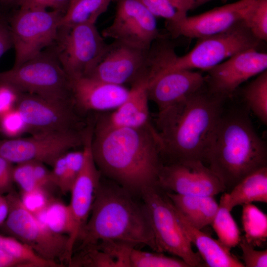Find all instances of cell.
<instances>
[{
	"instance_id": "6da1fadb",
	"label": "cell",
	"mask_w": 267,
	"mask_h": 267,
	"mask_svg": "<svg viewBox=\"0 0 267 267\" xmlns=\"http://www.w3.org/2000/svg\"><path fill=\"white\" fill-rule=\"evenodd\" d=\"M161 143L152 124L137 128H102L94 125L91 151L101 173L131 192L157 185Z\"/></svg>"
},
{
	"instance_id": "7a4b0ae2",
	"label": "cell",
	"mask_w": 267,
	"mask_h": 267,
	"mask_svg": "<svg viewBox=\"0 0 267 267\" xmlns=\"http://www.w3.org/2000/svg\"><path fill=\"white\" fill-rule=\"evenodd\" d=\"M224 100L211 93L205 85L178 103L159 111L155 127L161 140L162 157L170 159V163L205 161Z\"/></svg>"
},
{
	"instance_id": "3957f363",
	"label": "cell",
	"mask_w": 267,
	"mask_h": 267,
	"mask_svg": "<svg viewBox=\"0 0 267 267\" xmlns=\"http://www.w3.org/2000/svg\"><path fill=\"white\" fill-rule=\"evenodd\" d=\"M246 106L222 111L209 139L205 161L230 190L251 173L267 166L265 142L256 133Z\"/></svg>"
},
{
	"instance_id": "277c9868",
	"label": "cell",
	"mask_w": 267,
	"mask_h": 267,
	"mask_svg": "<svg viewBox=\"0 0 267 267\" xmlns=\"http://www.w3.org/2000/svg\"><path fill=\"white\" fill-rule=\"evenodd\" d=\"M130 193L121 186L100 182L90 218L76 242L80 243L78 249L113 240L147 246L159 252L145 207Z\"/></svg>"
},
{
	"instance_id": "5b68a950",
	"label": "cell",
	"mask_w": 267,
	"mask_h": 267,
	"mask_svg": "<svg viewBox=\"0 0 267 267\" xmlns=\"http://www.w3.org/2000/svg\"><path fill=\"white\" fill-rule=\"evenodd\" d=\"M0 82L11 85L21 92L73 103L70 79L54 53L43 51L18 66L0 72Z\"/></svg>"
},
{
	"instance_id": "8992f818",
	"label": "cell",
	"mask_w": 267,
	"mask_h": 267,
	"mask_svg": "<svg viewBox=\"0 0 267 267\" xmlns=\"http://www.w3.org/2000/svg\"><path fill=\"white\" fill-rule=\"evenodd\" d=\"M141 194L159 252L178 257L189 267L201 266L202 258L193 250L166 191L155 185L145 189Z\"/></svg>"
},
{
	"instance_id": "52a82bcc",
	"label": "cell",
	"mask_w": 267,
	"mask_h": 267,
	"mask_svg": "<svg viewBox=\"0 0 267 267\" xmlns=\"http://www.w3.org/2000/svg\"><path fill=\"white\" fill-rule=\"evenodd\" d=\"M5 196L9 212L0 229L29 247L44 260L64 265L68 236L51 231L24 207L14 190Z\"/></svg>"
},
{
	"instance_id": "ba28073f",
	"label": "cell",
	"mask_w": 267,
	"mask_h": 267,
	"mask_svg": "<svg viewBox=\"0 0 267 267\" xmlns=\"http://www.w3.org/2000/svg\"><path fill=\"white\" fill-rule=\"evenodd\" d=\"M262 42L242 19L222 32L198 39L189 52L177 56L164 71L197 69L206 71L240 52L259 50Z\"/></svg>"
},
{
	"instance_id": "9c48e42d",
	"label": "cell",
	"mask_w": 267,
	"mask_h": 267,
	"mask_svg": "<svg viewBox=\"0 0 267 267\" xmlns=\"http://www.w3.org/2000/svg\"><path fill=\"white\" fill-rule=\"evenodd\" d=\"M156 51L152 46L140 48L116 41L100 62L87 77L105 82L131 88L139 84L147 86L156 71Z\"/></svg>"
},
{
	"instance_id": "30bf717a",
	"label": "cell",
	"mask_w": 267,
	"mask_h": 267,
	"mask_svg": "<svg viewBox=\"0 0 267 267\" xmlns=\"http://www.w3.org/2000/svg\"><path fill=\"white\" fill-rule=\"evenodd\" d=\"M53 52L70 79L89 76L107 52L95 24L60 28Z\"/></svg>"
},
{
	"instance_id": "8fae6325",
	"label": "cell",
	"mask_w": 267,
	"mask_h": 267,
	"mask_svg": "<svg viewBox=\"0 0 267 267\" xmlns=\"http://www.w3.org/2000/svg\"><path fill=\"white\" fill-rule=\"evenodd\" d=\"M64 13L47 9L20 8L12 16L9 27L15 49L13 67L41 54L55 44Z\"/></svg>"
},
{
	"instance_id": "7c38bea8",
	"label": "cell",
	"mask_w": 267,
	"mask_h": 267,
	"mask_svg": "<svg viewBox=\"0 0 267 267\" xmlns=\"http://www.w3.org/2000/svg\"><path fill=\"white\" fill-rule=\"evenodd\" d=\"M86 128L0 140V157L13 164L37 161L51 166L63 153L83 146Z\"/></svg>"
},
{
	"instance_id": "4fadbf2b",
	"label": "cell",
	"mask_w": 267,
	"mask_h": 267,
	"mask_svg": "<svg viewBox=\"0 0 267 267\" xmlns=\"http://www.w3.org/2000/svg\"><path fill=\"white\" fill-rule=\"evenodd\" d=\"M15 107L31 134L82 130L88 123L85 122L73 102L22 92Z\"/></svg>"
},
{
	"instance_id": "5bb4252c",
	"label": "cell",
	"mask_w": 267,
	"mask_h": 267,
	"mask_svg": "<svg viewBox=\"0 0 267 267\" xmlns=\"http://www.w3.org/2000/svg\"><path fill=\"white\" fill-rule=\"evenodd\" d=\"M93 127L86 130L82 146L84 162L81 171L71 190V200L68 205L71 217V229L68 236L66 263L68 265L76 242L86 224L100 183L101 173L93 159L91 151Z\"/></svg>"
},
{
	"instance_id": "9a60e30c",
	"label": "cell",
	"mask_w": 267,
	"mask_h": 267,
	"mask_svg": "<svg viewBox=\"0 0 267 267\" xmlns=\"http://www.w3.org/2000/svg\"><path fill=\"white\" fill-rule=\"evenodd\" d=\"M116 12L112 23L101 33L126 44L147 49L153 42L163 37L157 25L155 16L137 0H115Z\"/></svg>"
},
{
	"instance_id": "2e32d148",
	"label": "cell",
	"mask_w": 267,
	"mask_h": 267,
	"mask_svg": "<svg viewBox=\"0 0 267 267\" xmlns=\"http://www.w3.org/2000/svg\"><path fill=\"white\" fill-rule=\"evenodd\" d=\"M157 185L178 194L214 196L226 190L223 184L204 162L189 160L162 165Z\"/></svg>"
},
{
	"instance_id": "e0dca14e",
	"label": "cell",
	"mask_w": 267,
	"mask_h": 267,
	"mask_svg": "<svg viewBox=\"0 0 267 267\" xmlns=\"http://www.w3.org/2000/svg\"><path fill=\"white\" fill-rule=\"evenodd\" d=\"M267 68V53L249 49L207 70L205 85L211 93L225 100L242 83Z\"/></svg>"
},
{
	"instance_id": "ac0fdd59",
	"label": "cell",
	"mask_w": 267,
	"mask_h": 267,
	"mask_svg": "<svg viewBox=\"0 0 267 267\" xmlns=\"http://www.w3.org/2000/svg\"><path fill=\"white\" fill-rule=\"evenodd\" d=\"M254 0H239L178 22H166V27L172 38L199 39L217 34L242 20Z\"/></svg>"
},
{
	"instance_id": "d6986e66",
	"label": "cell",
	"mask_w": 267,
	"mask_h": 267,
	"mask_svg": "<svg viewBox=\"0 0 267 267\" xmlns=\"http://www.w3.org/2000/svg\"><path fill=\"white\" fill-rule=\"evenodd\" d=\"M74 106L82 116L113 110L128 97L130 89L85 76L70 79Z\"/></svg>"
},
{
	"instance_id": "ffe728a7",
	"label": "cell",
	"mask_w": 267,
	"mask_h": 267,
	"mask_svg": "<svg viewBox=\"0 0 267 267\" xmlns=\"http://www.w3.org/2000/svg\"><path fill=\"white\" fill-rule=\"evenodd\" d=\"M205 85V77L192 70H165L148 85L149 100L153 101L158 112L183 100Z\"/></svg>"
},
{
	"instance_id": "44dd1931",
	"label": "cell",
	"mask_w": 267,
	"mask_h": 267,
	"mask_svg": "<svg viewBox=\"0 0 267 267\" xmlns=\"http://www.w3.org/2000/svg\"><path fill=\"white\" fill-rule=\"evenodd\" d=\"M147 86L139 84L130 88L126 99L109 114L93 121L102 128H141L151 124L148 107Z\"/></svg>"
},
{
	"instance_id": "7402d4cb",
	"label": "cell",
	"mask_w": 267,
	"mask_h": 267,
	"mask_svg": "<svg viewBox=\"0 0 267 267\" xmlns=\"http://www.w3.org/2000/svg\"><path fill=\"white\" fill-rule=\"evenodd\" d=\"M96 245L113 258L116 267H189L179 258L168 257L161 252L141 251L124 242L104 240Z\"/></svg>"
},
{
	"instance_id": "603a6c76",
	"label": "cell",
	"mask_w": 267,
	"mask_h": 267,
	"mask_svg": "<svg viewBox=\"0 0 267 267\" xmlns=\"http://www.w3.org/2000/svg\"><path fill=\"white\" fill-rule=\"evenodd\" d=\"M175 207L176 214L185 235L198 251V254L207 266L210 267H244L240 261L218 240L198 229L183 217Z\"/></svg>"
},
{
	"instance_id": "cb8c5ba5",
	"label": "cell",
	"mask_w": 267,
	"mask_h": 267,
	"mask_svg": "<svg viewBox=\"0 0 267 267\" xmlns=\"http://www.w3.org/2000/svg\"><path fill=\"white\" fill-rule=\"evenodd\" d=\"M166 192L174 206L192 225L202 229L211 224L219 206L214 196Z\"/></svg>"
},
{
	"instance_id": "d4e9b609",
	"label": "cell",
	"mask_w": 267,
	"mask_h": 267,
	"mask_svg": "<svg viewBox=\"0 0 267 267\" xmlns=\"http://www.w3.org/2000/svg\"><path fill=\"white\" fill-rule=\"evenodd\" d=\"M222 196L230 211L255 202L267 203V166L249 174Z\"/></svg>"
},
{
	"instance_id": "484cf974",
	"label": "cell",
	"mask_w": 267,
	"mask_h": 267,
	"mask_svg": "<svg viewBox=\"0 0 267 267\" xmlns=\"http://www.w3.org/2000/svg\"><path fill=\"white\" fill-rule=\"evenodd\" d=\"M84 151L70 150L56 158L51 166L53 182L63 194L70 192L81 171Z\"/></svg>"
},
{
	"instance_id": "4316f807",
	"label": "cell",
	"mask_w": 267,
	"mask_h": 267,
	"mask_svg": "<svg viewBox=\"0 0 267 267\" xmlns=\"http://www.w3.org/2000/svg\"><path fill=\"white\" fill-rule=\"evenodd\" d=\"M114 1L115 0H72L61 18L60 28L95 24Z\"/></svg>"
},
{
	"instance_id": "83f0119b",
	"label": "cell",
	"mask_w": 267,
	"mask_h": 267,
	"mask_svg": "<svg viewBox=\"0 0 267 267\" xmlns=\"http://www.w3.org/2000/svg\"><path fill=\"white\" fill-rule=\"evenodd\" d=\"M241 222L247 242L261 247L267 239V215L252 203L242 205Z\"/></svg>"
},
{
	"instance_id": "f1b7e54d",
	"label": "cell",
	"mask_w": 267,
	"mask_h": 267,
	"mask_svg": "<svg viewBox=\"0 0 267 267\" xmlns=\"http://www.w3.org/2000/svg\"><path fill=\"white\" fill-rule=\"evenodd\" d=\"M246 106L265 125L267 124V70L244 87L242 91Z\"/></svg>"
},
{
	"instance_id": "f546056e",
	"label": "cell",
	"mask_w": 267,
	"mask_h": 267,
	"mask_svg": "<svg viewBox=\"0 0 267 267\" xmlns=\"http://www.w3.org/2000/svg\"><path fill=\"white\" fill-rule=\"evenodd\" d=\"M218 210L211 223L218 240L229 249L238 245L241 238L239 228L226 207L222 196Z\"/></svg>"
},
{
	"instance_id": "4dcf8cb0",
	"label": "cell",
	"mask_w": 267,
	"mask_h": 267,
	"mask_svg": "<svg viewBox=\"0 0 267 267\" xmlns=\"http://www.w3.org/2000/svg\"><path fill=\"white\" fill-rule=\"evenodd\" d=\"M35 216L53 232L69 236L72 222L68 205L52 197L45 209Z\"/></svg>"
},
{
	"instance_id": "1f68e13d",
	"label": "cell",
	"mask_w": 267,
	"mask_h": 267,
	"mask_svg": "<svg viewBox=\"0 0 267 267\" xmlns=\"http://www.w3.org/2000/svg\"><path fill=\"white\" fill-rule=\"evenodd\" d=\"M0 249L21 262L25 267H59L62 265L44 260L31 248L11 236L0 234Z\"/></svg>"
},
{
	"instance_id": "d6a6232c",
	"label": "cell",
	"mask_w": 267,
	"mask_h": 267,
	"mask_svg": "<svg viewBox=\"0 0 267 267\" xmlns=\"http://www.w3.org/2000/svg\"><path fill=\"white\" fill-rule=\"evenodd\" d=\"M155 17H162L167 22H178L187 16V12L194 9L193 0H137Z\"/></svg>"
},
{
	"instance_id": "836d02e7",
	"label": "cell",
	"mask_w": 267,
	"mask_h": 267,
	"mask_svg": "<svg viewBox=\"0 0 267 267\" xmlns=\"http://www.w3.org/2000/svg\"><path fill=\"white\" fill-rule=\"evenodd\" d=\"M243 20L257 38L267 41V0H255Z\"/></svg>"
},
{
	"instance_id": "e575fe53",
	"label": "cell",
	"mask_w": 267,
	"mask_h": 267,
	"mask_svg": "<svg viewBox=\"0 0 267 267\" xmlns=\"http://www.w3.org/2000/svg\"><path fill=\"white\" fill-rule=\"evenodd\" d=\"M28 132L27 125L16 107L0 116V133L9 137H19Z\"/></svg>"
},
{
	"instance_id": "d590c367",
	"label": "cell",
	"mask_w": 267,
	"mask_h": 267,
	"mask_svg": "<svg viewBox=\"0 0 267 267\" xmlns=\"http://www.w3.org/2000/svg\"><path fill=\"white\" fill-rule=\"evenodd\" d=\"M12 178L14 183L19 186L21 192H28L42 188L37 182L34 174L33 161L14 166Z\"/></svg>"
},
{
	"instance_id": "8d00e7d4",
	"label": "cell",
	"mask_w": 267,
	"mask_h": 267,
	"mask_svg": "<svg viewBox=\"0 0 267 267\" xmlns=\"http://www.w3.org/2000/svg\"><path fill=\"white\" fill-rule=\"evenodd\" d=\"M19 197L24 207L34 215L43 212L52 198L49 191L42 188L21 192Z\"/></svg>"
},
{
	"instance_id": "74e56055",
	"label": "cell",
	"mask_w": 267,
	"mask_h": 267,
	"mask_svg": "<svg viewBox=\"0 0 267 267\" xmlns=\"http://www.w3.org/2000/svg\"><path fill=\"white\" fill-rule=\"evenodd\" d=\"M242 251V263L246 267H267V250H257L243 236L238 244Z\"/></svg>"
},
{
	"instance_id": "f35d334b",
	"label": "cell",
	"mask_w": 267,
	"mask_h": 267,
	"mask_svg": "<svg viewBox=\"0 0 267 267\" xmlns=\"http://www.w3.org/2000/svg\"><path fill=\"white\" fill-rule=\"evenodd\" d=\"M21 93L11 85L0 82V116L16 107Z\"/></svg>"
},
{
	"instance_id": "ab89813d",
	"label": "cell",
	"mask_w": 267,
	"mask_h": 267,
	"mask_svg": "<svg viewBox=\"0 0 267 267\" xmlns=\"http://www.w3.org/2000/svg\"><path fill=\"white\" fill-rule=\"evenodd\" d=\"M13 164L0 157V194L3 195L13 190Z\"/></svg>"
},
{
	"instance_id": "60d3db41",
	"label": "cell",
	"mask_w": 267,
	"mask_h": 267,
	"mask_svg": "<svg viewBox=\"0 0 267 267\" xmlns=\"http://www.w3.org/2000/svg\"><path fill=\"white\" fill-rule=\"evenodd\" d=\"M44 164L41 162L33 161V172L39 186L48 191L56 187L53 182L51 171Z\"/></svg>"
},
{
	"instance_id": "b9f144b4",
	"label": "cell",
	"mask_w": 267,
	"mask_h": 267,
	"mask_svg": "<svg viewBox=\"0 0 267 267\" xmlns=\"http://www.w3.org/2000/svg\"><path fill=\"white\" fill-rule=\"evenodd\" d=\"M12 47L13 44L9 27L0 20V58Z\"/></svg>"
},
{
	"instance_id": "7bdbcfd3",
	"label": "cell",
	"mask_w": 267,
	"mask_h": 267,
	"mask_svg": "<svg viewBox=\"0 0 267 267\" xmlns=\"http://www.w3.org/2000/svg\"><path fill=\"white\" fill-rule=\"evenodd\" d=\"M52 0H18L21 9H47L50 7Z\"/></svg>"
},
{
	"instance_id": "ee69618b",
	"label": "cell",
	"mask_w": 267,
	"mask_h": 267,
	"mask_svg": "<svg viewBox=\"0 0 267 267\" xmlns=\"http://www.w3.org/2000/svg\"><path fill=\"white\" fill-rule=\"evenodd\" d=\"M0 267H24V265L0 249Z\"/></svg>"
},
{
	"instance_id": "f6af8a7d",
	"label": "cell",
	"mask_w": 267,
	"mask_h": 267,
	"mask_svg": "<svg viewBox=\"0 0 267 267\" xmlns=\"http://www.w3.org/2000/svg\"><path fill=\"white\" fill-rule=\"evenodd\" d=\"M9 212V206L5 196L0 194V227L5 221Z\"/></svg>"
},
{
	"instance_id": "bcb514c9",
	"label": "cell",
	"mask_w": 267,
	"mask_h": 267,
	"mask_svg": "<svg viewBox=\"0 0 267 267\" xmlns=\"http://www.w3.org/2000/svg\"><path fill=\"white\" fill-rule=\"evenodd\" d=\"M194 1V8L197 7L198 6L202 5L203 4L210 1L213 0H193ZM222 2H225L227 0H221Z\"/></svg>"
},
{
	"instance_id": "7dc6e473",
	"label": "cell",
	"mask_w": 267,
	"mask_h": 267,
	"mask_svg": "<svg viewBox=\"0 0 267 267\" xmlns=\"http://www.w3.org/2000/svg\"><path fill=\"white\" fill-rule=\"evenodd\" d=\"M18 0H0V2L5 5L17 3Z\"/></svg>"
}]
</instances>
